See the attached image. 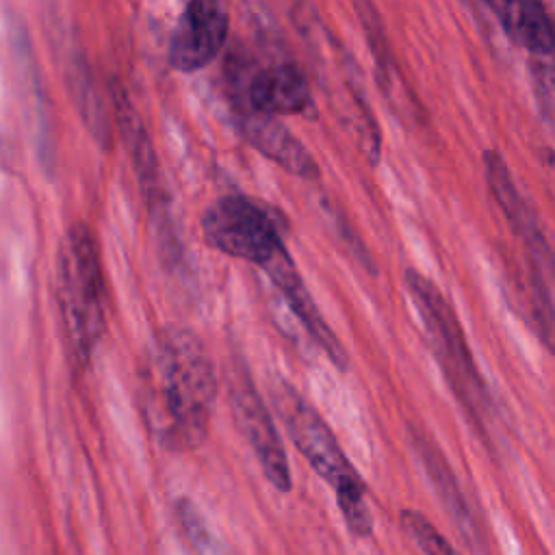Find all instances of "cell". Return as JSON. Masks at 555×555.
Segmentation results:
<instances>
[{"instance_id": "8992f818", "label": "cell", "mask_w": 555, "mask_h": 555, "mask_svg": "<svg viewBox=\"0 0 555 555\" xmlns=\"http://www.w3.org/2000/svg\"><path fill=\"white\" fill-rule=\"evenodd\" d=\"M113 106L117 115V124L124 137V143L130 152V160L137 173V182L141 189V195L145 199L147 212L152 217V223L156 228L158 236V251L169 262V258L180 260V243L176 236V230L171 228V210H169V193L165 189V180L160 173V165L156 158V150L152 145V139L137 115L130 98L119 85H113Z\"/></svg>"}, {"instance_id": "9c48e42d", "label": "cell", "mask_w": 555, "mask_h": 555, "mask_svg": "<svg viewBox=\"0 0 555 555\" xmlns=\"http://www.w3.org/2000/svg\"><path fill=\"white\" fill-rule=\"evenodd\" d=\"M483 171H486V182L490 186L492 197L496 199L501 212L505 215L512 232L520 238V243L529 254V264L540 269L546 278L555 280V251L544 234L540 217L518 191L501 152L496 150L483 152Z\"/></svg>"}, {"instance_id": "ba28073f", "label": "cell", "mask_w": 555, "mask_h": 555, "mask_svg": "<svg viewBox=\"0 0 555 555\" xmlns=\"http://www.w3.org/2000/svg\"><path fill=\"white\" fill-rule=\"evenodd\" d=\"M230 30V13L223 2H189L171 33L167 61L182 74L206 67L223 48Z\"/></svg>"}, {"instance_id": "277c9868", "label": "cell", "mask_w": 555, "mask_h": 555, "mask_svg": "<svg viewBox=\"0 0 555 555\" xmlns=\"http://www.w3.org/2000/svg\"><path fill=\"white\" fill-rule=\"evenodd\" d=\"M405 284L412 293L414 304L421 310V319L431 338V349L440 360L449 384L453 386L466 410L477 418L488 408V392L477 373L466 336L453 308L449 306L440 288L421 271L408 269Z\"/></svg>"}, {"instance_id": "7c38bea8", "label": "cell", "mask_w": 555, "mask_h": 555, "mask_svg": "<svg viewBox=\"0 0 555 555\" xmlns=\"http://www.w3.org/2000/svg\"><path fill=\"white\" fill-rule=\"evenodd\" d=\"M505 35L535 56L555 52V20L540 0H496L488 2Z\"/></svg>"}, {"instance_id": "7a4b0ae2", "label": "cell", "mask_w": 555, "mask_h": 555, "mask_svg": "<svg viewBox=\"0 0 555 555\" xmlns=\"http://www.w3.org/2000/svg\"><path fill=\"white\" fill-rule=\"evenodd\" d=\"M271 399L297 451L314 473L334 488L349 533L369 538L373 533V516L366 505L364 481L343 453L327 423L288 382H273Z\"/></svg>"}, {"instance_id": "8fae6325", "label": "cell", "mask_w": 555, "mask_h": 555, "mask_svg": "<svg viewBox=\"0 0 555 555\" xmlns=\"http://www.w3.org/2000/svg\"><path fill=\"white\" fill-rule=\"evenodd\" d=\"M247 108L262 115H295L312 108L308 76L295 63H273L254 72L247 82Z\"/></svg>"}, {"instance_id": "5b68a950", "label": "cell", "mask_w": 555, "mask_h": 555, "mask_svg": "<svg viewBox=\"0 0 555 555\" xmlns=\"http://www.w3.org/2000/svg\"><path fill=\"white\" fill-rule=\"evenodd\" d=\"M199 232L208 247L262 271L288 251L275 212L245 195H225L212 202L202 215Z\"/></svg>"}, {"instance_id": "6da1fadb", "label": "cell", "mask_w": 555, "mask_h": 555, "mask_svg": "<svg viewBox=\"0 0 555 555\" xmlns=\"http://www.w3.org/2000/svg\"><path fill=\"white\" fill-rule=\"evenodd\" d=\"M156 431L163 444L197 449L210 427L219 379L204 340L189 327H163L147 356Z\"/></svg>"}, {"instance_id": "5bb4252c", "label": "cell", "mask_w": 555, "mask_h": 555, "mask_svg": "<svg viewBox=\"0 0 555 555\" xmlns=\"http://www.w3.org/2000/svg\"><path fill=\"white\" fill-rule=\"evenodd\" d=\"M356 11H358L360 22L366 33V41H369V48H371V54L375 61V69H377V80L388 91L392 87L395 69H392V54H390V48L386 41V33H384L379 13L371 2H358Z\"/></svg>"}, {"instance_id": "2e32d148", "label": "cell", "mask_w": 555, "mask_h": 555, "mask_svg": "<svg viewBox=\"0 0 555 555\" xmlns=\"http://www.w3.org/2000/svg\"><path fill=\"white\" fill-rule=\"evenodd\" d=\"M176 516H178V522L184 529L189 542L193 544V548L199 551L202 555H210L215 551L212 533L208 531V525H206L202 512L189 496L176 499Z\"/></svg>"}, {"instance_id": "52a82bcc", "label": "cell", "mask_w": 555, "mask_h": 555, "mask_svg": "<svg viewBox=\"0 0 555 555\" xmlns=\"http://www.w3.org/2000/svg\"><path fill=\"white\" fill-rule=\"evenodd\" d=\"M228 379H230L228 382L230 410L241 436L247 440V444L256 453L269 483L284 494L291 492L293 477H291V466H288L284 444L280 440L273 416L264 405V401L260 399L245 364L236 362Z\"/></svg>"}, {"instance_id": "3957f363", "label": "cell", "mask_w": 555, "mask_h": 555, "mask_svg": "<svg viewBox=\"0 0 555 555\" xmlns=\"http://www.w3.org/2000/svg\"><path fill=\"white\" fill-rule=\"evenodd\" d=\"M56 299L78 364L87 366L106 327V288L98 241L87 223L67 228L56 254Z\"/></svg>"}, {"instance_id": "4fadbf2b", "label": "cell", "mask_w": 555, "mask_h": 555, "mask_svg": "<svg viewBox=\"0 0 555 555\" xmlns=\"http://www.w3.org/2000/svg\"><path fill=\"white\" fill-rule=\"evenodd\" d=\"M412 440H414V449L418 451V457H421V462H423V466H425V470H427V475H429V479H431L449 518L455 522V527L460 529L464 540L475 544V548H477V544H483L481 531L477 527V520H475V516H473V512H470V507L464 499V492H462L451 466L447 464L442 453L427 438L412 431Z\"/></svg>"}, {"instance_id": "30bf717a", "label": "cell", "mask_w": 555, "mask_h": 555, "mask_svg": "<svg viewBox=\"0 0 555 555\" xmlns=\"http://www.w3.org/2000/svg\"><path fill=\"white\" fill-rule=\"evenodd\" d=\"M236 126L243 139L258 150L262 156L275 160L282 169L288 173L304 178V180H317L319 178V165L310 150L275 117L254 113L249 108H243V113L236 115Z\"/></svg>"}, {"instance_id": "9a60e30c", "label": "cell", "mask_w": 555, "mask_h": 555, "mask_svg": "<svg viewBox=\"0 0 555 555\" xmlns=\"http://www.w3.org/2000/svg\"><path fill=\"white\" fill-rule=\"evenodd\" d=\"M401 529L410 535V540L425 553V555H462L455 551L449 540L416 509H403L399 514Z\"/></svg>"}]
</instances>
